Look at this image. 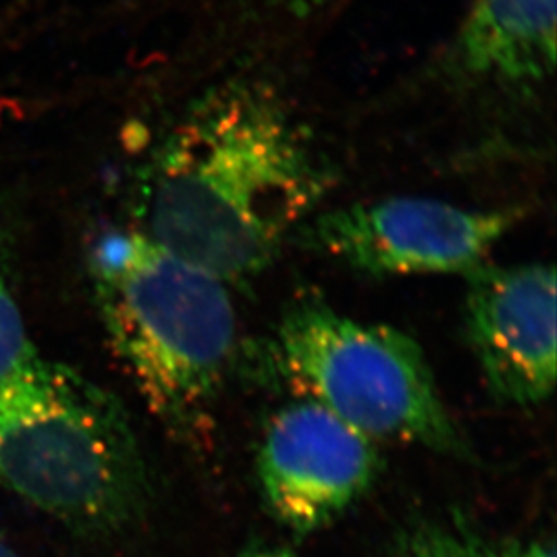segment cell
Returning a JSON list of instances; mask_svg holds the SVG:
<instances>
[{
    "mask_svg": "<svg viewBox=\"0 0 557 557\" xmlns=\"http://www.w3.org/2000/svg\"><path fill=\"white\" fill-rule=\"evenodd\" d=\"M372 438L314 400L280 408L258 447L257 473L271 515L298 536L342 518L377 479Z\"/></svg>",
    "mask_w": 557,
    "mask_h": 557,
    "instance_id": "8992f818",
    "label": "cell"
},
{
    "mask_svg": "<svg viewBox=\"0 0 557 557\" xmlns=\"http://www.w3.org/2000/svg\"><path fill=\"white\" fill-rule=\"evenodd\" d=\"M13 237L0 221V379L33 348L13 290Z\"/></svg>",
    "mask_w": 557,
    "mask_h": 557,
    "instance_id": "30bf717a",
    "label": "cell"
},
{
    "mask_svg": "<svg viewBox=\"0 0 557 557\" xmlns=\"http://www.w3.org/2000/svg\"><path fill=\"white\" fill-rule=\"evenodd\" d=\"M455 57L474 79L542 84L556 69V0H474Z\"/></svg>",
    "mask_w": 557,
    "mask_h": 557,
    "instance_id": "ba28073f",
    "label": "cell"
},
{
    "mask_svg": "<svg viewBox=\"0 0 557 557\" xmlns=\"http://www.w3.org/2000/svg\"><path fill=\"white\" fill-rule=\"evenodd\" d=\"M463 323L499 405H542L556 386V271L550 263L480 265L468 276Z\"/></svg>",
    "mask_w": 557,
    "mask_h": 557,
    "instance_id": "52a82bcc",
    "label": "cell"
},
{
    "mask_svg": "<svg viewBox=\"0 0 557 557\" xmlns=\"http://www.w3.org/2000/svg\"><path fill=\"white\" fill-rule=\"evenodd\" d=\"M0 557H18L11 548L5 547L4 543L0 542Z\"/></svg>",
    "mask_w": 557,
    "mask_h": 557,
    "instance_id": "4fadbf2b",
    "label": "cell"
},
{
    "mask_svg": "<svg viewBox=\"0 0 557 557\" xmlns=\"http://www.w3.org/2000/svg\"><path fill=\"white\" fill-rule=\"evenodd\" d=\"M331 183L284 101L233 82L200 98L159 148L141 232L224 284H243L273 263Z\"/></svg>",
    "mask_w": 557,
    "mask_h": 557,
    "instance_id": "6da1fadb",
    "label": "cell"
},
{
    "mask_svg": "<svg viewBox=\"0 0 557 557\" xmlns=\"http://www.w3.org/2000/svg\"><path fill=\"white\" fill-rule=\"evenodd\" d=\"M397 550L399 557H556L553 545L491 540L457 516L413 521L400 532Z\"/></svg>",
    "mask_w": 557,
    "mask_h": 557,
    "instance_id": "9c48e42d",
    "label": "cell"
},
{
    "mask_svg": "<svg viewBox=\"0 0 557 557\" xmlns=\"http://www.w3.org/2000/svg\"><path fill=\"white\" fill-rule=\"evenodd\" d=\"M280 2L298 15V13H312V11L323 10V8L336 4L339 0H280Z\"/></svg>",
    "mask_w": 557,
    "mask_h": 557,
    "instance_id": "8fae6325",
    "label": "cell"
},
{
    "mask_svg": "<svg viewBox=\"0 0 557 557\" xmlns=\"http://www.w3.org/2000/svg\"><path fill=\"white\" fill-rule=\"evenodd\" d=\"M87 263L101 323L148 410L197 444L237 352L227 284L143 232L107 233Z\"/></svg>",
    "mask_w": 557,
    "mask_h": 557,
    "instance_id": "3957f363",
    "label": "cell"
},
{
    "mask_svg": "<svg viewBox=\"0 0 557 557\" xmlns=\"http://www.w3.org/2000/svg\"><path fill=\"white\" fill-rule=\"evenodd\" d=\"M518 216L515 210H463L444 200L395 197L310 216L289 243L370 276H468L484 265Z\"/></svg>",
    "mask_w": 557,
    "mask_h": 557,
    "instance_id": "5b68a950",
    "label": "cell"
},
{
    "mask_svg": "<svg viewBox=\"0 0 557 557\" xmlns=\"http://www.w3.org/2000/svg\"><path fill=\"white\" fill-rule=\"evenodd\" d=\"M0 487L96 537L137 525L152 495L122 403L35 347L0 379Z\"/></svg>",
    "mask_w": 557,
    "mask_h": 557,
    "instance_id": "7a4b0ae2",
    "label": "cell"
},
{
    "mask_svg": "<svg viewBox=\"0 0 557 557\" xmlns=\"http://www.w3.org/2000/svg\"><path fill=\"white\" fill-rule=\"evenodd\" d=\"M243 557H293L287 553L280 550H252V553L244 554Z\"/></svg>",
    "mask_w": 557,
    "mask_h": 557,
    "instance_id": "7c38bea8",
    "label": "cell"
},
{
    "mask_svg": "<svg viewBox=\"0 0 557 557\" xmlns=\"http://www.w3.org/2000/svg\"><path fill=\"white\" fill-rule=\"evenodd\" d=\"M268 359L304 399L372 441L473 458L421 345L394 326L354 320L320 296L301 295L285 307Z\"/></svg>",
    "mask_w": 557,
    "mask_h": 557,
    "instance_id": "277c9868",
    "label": "cell"
}]
</instances>
